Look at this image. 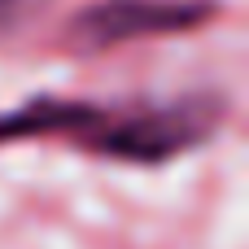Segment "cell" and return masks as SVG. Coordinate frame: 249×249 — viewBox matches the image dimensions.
I'll list each match as a JSON object with an SVG mask.
<instances>
[{
    "instance_id": "obj_1",
    "label": "cell",
    "mask_w": 249,
    "mask_h": 249,
    "mask_svg": "<svg viewBox=\"0 0 249 249\" xmlns=\"http://www.w3.org/2000/svg\"><path fill=\"white\" fill-rule=\"evenodd\" d=\"M26 136H66L74 149L162 166L201 149L228 118L219 92H175V96H131V101H57L35 96L22 105Z\"/></svg>"
},
{
    "instance_id": "obj_2",
    "label": "cell",
    "mask_w": 249,
    "mask_h": 249,
    "mask_svg": "<svg viewBox=\"0 0 249 249\" xmlns=\"http://www.w3.org/2000/svg\"><path fill=\"white\" fill-rule=\"evenodd\" d=\"M214 13L219 0H96L70 18V44L83 53H101L131 39L184 35L206 26Z\"/></svg>"
},
{
    "instance_id": "obj_3",
    "label": "cell",
    "mask_w": 249,
    "mask_h": 249,
    "mask_svg": "<svg viewBox=\"0 0 249 249\" xmlns=\"http://www.w3.org/2000/svg\"><path fill=\"white\" fill-rule=\"evenodd\" d=\"M44 9H48V0H0V35H13L18 26L39 18Z\"/></svg>"
},
{
    "instance_id": "obj_4",
    "label": "cell",
    "mask_w": 249,
    "mask_h": 249,
    "mask_svg": "<svg viewBox=\"0 0 249 249\" xmlns=\"http://www.w3.org/2000/svg\"><path fill=\"white\" fill-rule=\"evenodd\" d=\"M9 140H26V136H22L18 109H13V114H0V144H9Z\"/></svg>"
}]
</instances>
